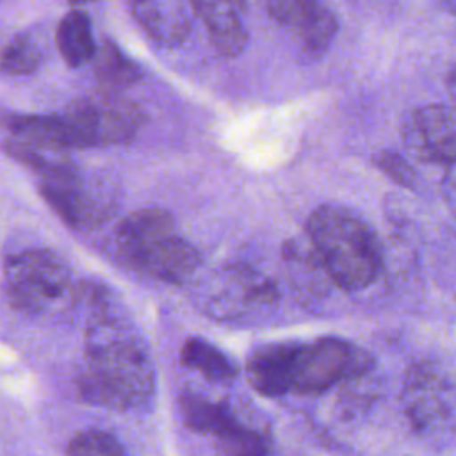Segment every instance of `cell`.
<instances>
[{
  "mask_svg": "<svg viewBox=\"0 0 456 456\" xmlns=\"http://www.w3.org/2000/svg\"><path fill=\"white\" fill-rule=\"evenodd\" d=\"M75 388L89 404L123 411L142 406L153 395L151 360L112 308L87 321L86 356Z\"/></svg>",
  "mask_w": 456,
  "mask_h": 456,
  "instance_id": "cell-1",
  "label": "cell"
},
{
  "mask_svg": "<svg viewBox=\"0 0 456 456\" xmlns=\"http://www.w3.org/2000/svg\"><path fill=\"white\" fill-rule=\"evenodd\" d=\"M306 235L321 267L337 287L353 292L378 278V239L354 212L338 205H321L308 216Z\"/></svg>",
  "mask_w": 456,
  "mask_h": 456,
  "instance_id": "cell-2",
  "label": "cell"
},
{
  "mask_svg": "<svg viewBox=\"0 0 456 456\" xmlns=\"http://www.w3.org/2000/svg\"><path fill=\"white\" fill-rule=\"evenodd\" d=\"M116 255L134 271L153 280L183 285L201 265L200 251L175 232V221L162 208L128 214L114 232Z\"/></svg>",
  "mask_w": 456,
  "mask_h": 456,
  "instance_id": "cell-3",
  "label": "cell"
},
{
  "mask_svg": "<svg viewBox=\"0 0 456 456\" xmlns=\"http://www.w3.org/2000/svg\"><path fill=\"white\" fill-rule=\"evenodd\" d=\"M7 153L39 176V192L50 208L75 230H91L105 223L116 208L114 192L100 182H89L64 159H48L39 148L12 141Z\"/></svg>",
  "mask_w": 456,
  "mask_h": 456,
  "instance_id": "cell-4",
  "label": "cell"
},
{
  "mask_svg": "<svg viewBox=\"0 0 456 456\" xmlns=\"http://www.w3.org/2000/svg\"><path fill=\"white\" fill-rule=\"evenodd\" d=\"M374 367L362 347L335 337L281 342L283 394H321L333 385L365 376Z\"/></svg>",
  "mask_w": 456,
  "mask_h": 456,
  "instance_id": "cell-5",
  "label": "cell"
},
{
  "mask_svg": "<svg viewBox=\"0 0 456 456\" xmlns=\"http://www.w3.org/2000/svg\"><path fill=\"white\" fill-rule=\"evenodd\" d=\"M71 150L130 142L144 123L139 103L103 91L100 96L71 102L61 114Z\"/></svg>",
  "mask_w": 456,
  "mask_h": 456,
  "instance_id": "cell-6",
  "label": "cell"
},
{
  "mask_svg": "<svg viewBox=\"0 0 456 456\" xmlns=\"http://www.w3.org/2000/svg\"><path fill=\"white\" fill-rule=\"evenodd\" d=\"M194 299L205 315L239 321L269 310L278 301L276 283L248 264H230L205 276Z\"/></svg>",
  "mask_w": 456,
  "mask_h": 456,
  "instance_id": "cell-7",
  "label": "cell"
},
{
  "mask_svg": "<svg viewBox=\"0 0 456 456\" xmlns=\"http://www.w3.org/2000/svg\"><path fill=\"white\" fill-rule=\"evenodd\" d=\"M68 287V265L48 249H23L5 260L4 292L9 305L21 314H43Z\"/></svg>",
  "mask_w": 456,
  "mask_h": 456,
  "instance_id": "cell-8",
  "label": "cell"
},
{
  "mask_svg": "<svg viewBox=\"0 0 456 456\" xmlns=\"http://www.w3.org/2000/svg\"><path fill=\"white\" fill-rule=\"evenodd\" d=\"M401 399L411 428L422 435L445 431L456 422V387L433 362H417L406 370Z\"/></svg>",
  "mask_w": 456,
  "mask_h": 456,
  "instance_id": "cell-9",
  "label": "cell"
},
{
  "mask_svg": "<svg viewBox=\"0 0 456 456\" xmlns=\"http://www.w3.org/2000/svg\"><path fill=\"white\" fill-rule=\"evenodd\" d=\"M267 14L281 27L294 32L301 50L322 55L333 43L338 21L321 0H262Z\"/></svg>",
  "mask_w": 456,
  "mask_h": 456,
  "instance_id": "cell-10",
  "label": "cell"
},
{
  "mask_svg": "<svg viewBox=\"0 0 456 456\" xmlns=\"http://www.w3.org/2000/svg\"><path fill=\"white\" fill-rule=\"evenodd\" d=\"M404 144L422 160H456V107L426 105L417 109L403 128Z\"/></svg>",
  "mask_w": 456,
  "mask_h": 456,
  "instance_id": "cell-11",
  "label": "cell"
},
{
  "mask_svg": "<svg viewBox=\"0 0 456 456\" xmlns=\"http://www.w3.org/2000/svg\"><path fill=\"white\" fill-rule=\"evenodd\" d=\"M128 9L144 34L159 46H180L191 32L189 0H128Z\"/></svg>",
  "mask_w": 456,
  "mask_h": 456,
  "instance_id": "cell-12",
  "label": "cell"
},
{
  "mask_svg": "<svg viewBox=\"0 0 456 456\" xmlns=\"http://www.w3.org/2000/svg\"><path fill=\"white\" fill-rule=\"evenodd\" d=\"M192 14L207 28L212 46L223 57H237L248 45V30L228 0H189Z\"/></svg>",
  "mask_w": 456,
  "mask_h": 456,
  "instance_id": "cell-13",
  "label": "cell"
},
{
  "mask_svg": "<svg viewBox=\"0 0 456 456\" xmlns=\"http://www.w3.org/2000/svg\"><path fill=\"white\" fill-rule=\"evenodd\" d=\"M178 404L182 419L189 429L212 435L216 440H221L244 426L224 401H212L196 392H183Z\"/></svg>",
  "mask_w": 456,
  "mask_h": 456,
  "instance_id": "cell-14",
  "label": "cell"
},
{
  "mask_svg": "<svg viewBox=\"0 0 456 456\" xmlns=\"http://www.w3.org/2000/svg\"><path fill=\"white\" fill-rule=\"evenodd\" d=\"M18 141L39 150H71L61 114H12L7 121Z\"/></svg>",
  "mask_w": 456,
  "mask_h": 456,
  "instance_id": "cell-15",
  "label": "cell"
},
{
  "mask_svg": "<svg viewBox=\"0 0 456 456\" xmlns=\"http://www.w3.org/2000/svg\"><path fill=\"white\" fill-rule=\"evenodd\" d=\"M55 43L61 57L71 68H80L93 61L98 48L91 21L78 9H71L61 18L55 32Z\"/></svg>",
  "mask_w": 456,
  "mask_h": 456,
  "instance_id": "cell-16",
  "label": "cell"
},
{
  "mask_svg": "<svg viewBox=\"0 0 456 456\" xmlns=\"http://www.w3.org/2000/svg\"><path fill=\"white\" fill-rule=\"evenodd\" d=\"M94 75L109 93H119L142 77L141 66L130 59L114 41L105 39L94 53Z\"/></svg>",
  "mask_w": 456,
  "mask_h": 456,
  "instance_id": "cell-17",
  "label": "cell"
},
{
  "mask_svg": "<svg viewBox=\"0 0 456 456\" xmlns=\"http://www.w3.org/2000/svg\"><path fill=\"white\" fill-rule=\"evenodd\" d=\"M180 360L185 367L198 370L214 383H230L237 376L235 363L219 347L200 337H192L183 342Z\"/></svg>",
  "mask_w": 456,
  "mask_h": 456,
  "instance_id": "cell-18",
  "label": "cell"
},
{
  "mask_svg": "<svg viewBox=\"0 0 456 456\" xmlns=\"http://www.w3.org/2000/svg\"><path fill=\"white\" fill-rule=\"evenodd\" d=\"M43 61V46L36 34L25 30L9 39L0 52V73L21 77L34 73Z\"/></svg>",
  "mask_w": 456,
  "mask_h": 456,
  "instance_id": "cell-19",
  "label": "cell"
},
{
  "mask_svg": "<svg viewBox=\"0 0 456 456\" xmlns=\"http://www.w3.org/2000/svg\"><path fill=\"white\" fill-rule=\"evenodd\" d=\"M66 452L71 456H119L125 452V447L109 431L87 429L69 440Z\"/></svg>",
  "mask_w": 456,
  "mask_h": 456,
  "instance_id": "cell-20",
  "label": "cell"
},
{
  "mask_svg": "<svg viewBox=\"0 0 456 456\" xmlns=\"http://www.w3.org/2000/svg\"><path fill=\"white\" fill-rule=\"evenodd\" d=\"M374 164L392 182H395L403 187L413 185V180H415L413 167L399 153H395L392 150H381L374 155Z\"/></svg>",
  "mask_w": 456,
  "mask_h": 456,
  "instance_id": "cell-21",
  "label": "cell"
},
{
  "mask_svg": "<svg viewBox=\"0 0 456 456\" xmlns=\"http://www.w3.org/2000/svg\"><path fill=\"white\" fill-rule=\"evenodd\" d=\"M440 189L445 205L451 208L452 214H456V160L447 164V169L440 182Z\"/></svg>",
  "mask_w": 456,
  "mask_h": 456,
  "instance_id": "cell-22",
  "label": "cell"
},
{
  "mask_svg": "<svg viewBox=\"0 0 456 456\" xmlns=\"http://www.w3.org/2000/svg\"><path fill=\"white\" fill-rule=\"evenodd\" d=\"M447 89H449V94L452 98V103L456 107V64L452 66V69L449 71V78H447Z\"/></svg>",
  "mask_w": 456,
  "mask_h": 456,
  "instance_id": "cell-23",
  "label": "cell"
},
{
  "mask_svg": "<svg viewBox=\"0 0 456 456\" xmlns=\"http://www.w3.org/2000/svg\"><path fill=\"white\" fill-rule=\"evenodd\" d=\"M71 7H84V5H87V4H93V2H96V0H66Z\"/></svg>",
  "mask_w": 456,
  "mask_h": 456,
  "instance_id": "cell-24",
  "label": "cell"
},
{
  "mask_svg": "<svg viewBox=\"0 0 456 456\" xmlns=\"http://www.w3.org/2000/svg\"><path fill=\"white\" fill-rule=\"evenodd\" d=\"M235 9H239V11H244L246 9V5H248V0H228Z\"/></svg>",
  "mask_w": 456,
  "mask_h": 456,
  "instance_id": "cell-25",
  "label": "cell"
},
{
  "mask_svg": "<svg viewBox=\"0 0 456 456\" xmlns=\"http://www.w3.org/2000/svg\"><path fill=\"white\" fill-rule=\"evenodd\" d=\"M447 7L456 14V0H447Z\"/></svg>",
  "mask_w": 456,
  "mask_h": 456,
  "instance_id": "cell-26",
  "label": "cell"
}]
</instances>
